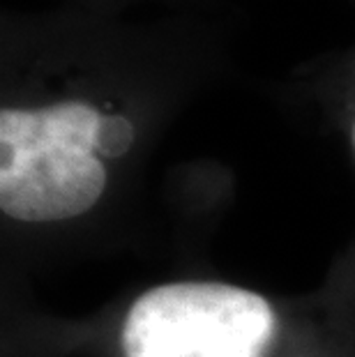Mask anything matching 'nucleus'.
<instances>
[{"instance_id":"1","label":"nucleus","mask_w":355,"mask_h":357,"mask_svg":"<svg viewBox=\"0 0 355 357\" xmlns=\"http://www.w3.org/2000/svg\"><path fill=\"white\" fill-rule=\"evenodd\" d=\"M102 113L83 102L0 113V208L17 222L83 215L100 201L107 171L95 153Z\"/></svg>"},{"instance_id":"2","label":"nucleus","mask_w":355,"mask_h":357,"mask_svg":"<svg viewBox=\"0 0 355 357\" xmlns=\"http://www.w3.org/2000/svg\"><path fill=\"white\" fill-rule=\"evenodd\" d=\"M275 332L266 298L219 281L150 288L123 325L127 357H261Z\"/></svg>"},{"instance_id":"3","label":"nucleus","mask_w":355,"mask_h":357,"mask_svg":"<svg viewBox=\"0 0 355 357\" xmlns=\"http://www.w3.org/2000/svg\"><path fill=\"white\" fill-rule=\"evenodd\" d=\"M134 125L123 116H102L95 139V153L102 157H120L132 148Z\"/></svg>"}]
</instances>
